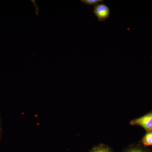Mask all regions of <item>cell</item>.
Listing matches in <instances>:
<instances>
[{
    "label": "cell",
    "mask_w": 152,
    "mask_h": 152,
    "mask_svg": "<svg viewBox=\"0 0 152 152\" xmlns=\"http://www.w3.org/2000/svg\"><path fill=\"white\" fill-rule=\"evenodd\" d=\"M81 2L89 6L95 5L98 4L99 3H103V0H81Z\"/></svg>",
    "instance_id": "8992f818"
},
{
    "label": "cell",
    "mask_w": 152,
    "mask_h": 152,
    "mask_svg": "<svg viewBox=\"0 0 152 152\" xmlns=\"http://www.w3.org/2000/svg\"><path fill=\"white\" fill-rule=\"evenodd\" d=\"M93 13L94 14L99 22H102L110 18V10L107 6L100 3L94 6Z\"/></svg>",
    "instance_id": "7a4b0ae2"
},
{
    "label": "cell",
    "mask_w": 152,
    "mask_h": 152,
    "mask_svg": "<svg viewBox=\"0 0 152 152\" xmlns=\"http://www.w3.org/2000/svg\"><path fill=\"white\" fill-rule=\"evenodd\" d=\"M124 152H150L145 148L140 145L132 146L127 149Z\"/></svg>",
    "instance_id": "277c9868"
},
{
    "label": "cell",
    "mask_w": 152,
    "mask_h": 152,
    "mask_svg": "<svg viewBox=\"0 0 152 152\" xmlns=\"http://www.w3.org/2000/svg\"><path fill=\"white\" fill-rule=\"evenodd\" d=\"M91 152H112L108 147L103 145H100L95 147Z\"/></svg>",
    "instance_id": "5b68a950"
},
{
    "label": "cell",
    "mask_w": 152,
    "mask_h": 152,
    "mask_svg": "<svg viewBox=\"0 0 152 152\" xmlns=\"http://www.w3.org/2000/svg\"><path fill=\"white\" fill-rule=\"evenodd\" d=\"M141 142L145 146L152 145V131L147 132L142 139Z\"/></svg>",
    "instance_id": "3957f363"
},
{
    "label": "cell",
    "mask_w": 152,
    "mask_h": 152,
    "mask_svg": "<svg viewBox=\"0 0 152 152\" xmlns=\"http://www.w3.org/2000/svg\"><path fill=\"white\" fill-rule=\"evenodd\" d=\"M1 135H2V130L1 129V124H0V139L1 137Z\"/></svg>",
    "instance_id": "52a82bcc"
},
{
    "label": "cell",
    "mask_w": 152,
    "mask_h": 152,
    "mask_svg": "<svg viewBox=\"0 0 152 152\" xmlns=\"http://www.w3.org/2000/svg\"><path fill=\"white\" fill-rule=\"evenodd\" d=\"M130 124L140 126L147 132L152 131V111L131 121Z\"/></svg>",
    "instance_id": "6da1fadb"
}]
</instances>
